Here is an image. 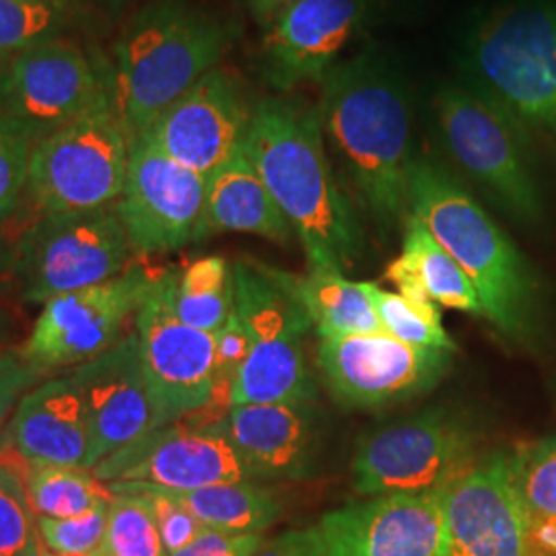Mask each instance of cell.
<instances>
[{"mask_svg": "<svg viewBox=\"0 0 556 556\" xmlns=\"http://www.w3.org/2000/svg\"><path fill=\"white\" fill-rule=\"evenodd\" d=\"M243 151L293 227L309 268L346 273L361 254L363 236L332 174L318 105L258 101Z\"/></svg>", "mask_w": 556, "mask_h": 556, "instance_id": "obj_1", "label": "cell"}, {"mask_svg": "<svg viewBox=\"0 0 556 556\" xmlns=\"http://www.w3.org/2000/svg\"><path fill=\"white\" fill-rule=\"evenodd\" d=\"M324 139L349 172L358 197L381 229L408 215L413 169V112L396 68L376 52H361L319 80Z\"/></svg>", "mask_w": 556, "mask_h": 556, "instance_id": "obj_2", "label": "cell"}, {"mask_svg": "<svg viewBox=\"0 0 556 556\" xmlns=\"http://www.w3.org/2000/svg\"><path fill=\"white\" fill-rule=\"evenodd\" d=\"M408 213L470 278L480 316L501 334H530L536 312L534 270L493 217L445 169L415 160L408 178Z\"/></svg>", "mask_w": 556, "mask_h": 556, "instance_id": "obj_3", "label": "cell"}, {"mask_svg": "<svg viewBox=\"0 0 556 556\" xmlns=\"http://www.w3.org/2000/svg\"><path fill=\"white\" fill-rule=\"evenodd\" d=\"M233 29L199 9L163 0L144 9L114 48L112 103L128 139L217 68Z\"/></svg>", "mask_w": 556, "mask_h": 556, "instance_id": "obj_4", "label": "cell"}, {"mask_svg": "<svg viewBox=\"0 0 556 556\" xmlns=\"http://www.w3.org/2000/svg\"><path fill=\"white\" fill-rule=\"evenodd\" d=\"M462 66L468 89L556 140V0H516L480 21Z\"/></svg>", "mask_w": 556, "mask_h": 556, "instance_id": "obj_5", "label": "cell"}, {"mask_svg": "<svg viewBox=\"0 0 556 556\" xmlns=\"http://www.w3.org/2000/svg\"><path fill=\"white\" fill-rule=\"evenodd\" d=\"M233 309L250 337V353L231 388L238 404H314L316 383L305 358L312 321L266 264H233Z\"/></svg>", "mask_w": 556, "mask_h": 556, "instance_id": "obj_6", "label": "cell"}, {"mask_svg": "<svg viewBox=\"0 0 556 556\" xmlns=\"http://www.w3.org/2000/svg\"><path fill=\"white\" fill-rule=\"evenodd\" d=\"M439 132L452 160L514 219L544 217L530 132L493 101L464 87H445L435 100Z\"/></svg>", "mask_w": 556, "mask_h": 556, "instance_id": "obj_7", "label": "cell"}, {"mask_svg": "<svg viewBox=\"0 0 556 556\" xmlns=\"http://www.w3.org/2000/svg\"><path fill=\"white\" fill-rule=\"evenodd\" d=\"M130 139L112 98L34 144L25 197L48 213L112 206L122 194Z\"/></svg>", "mask_w": 556, "mask_h": 556, "instance_id": "obj_8", "label": "cell"}, {"mask_svg": "<svg viewBox=\"0 0 556 556\" xmlns=\"http://www.w3.org/2000/svg\"><path fill=\"white\" fill-rule=\"evenodd\" d=\"M132 254L114 204L85 213H48L13 245L15 282L23 301L43 305L119 277L132 266Z\"/></svg>", "mask_w": 556, "mask_h": 556, "instance_id": "obj_9", "label": "cell"}, {"mask_svg": "<svg viewBox=\"0 0 556 556\" xmlns=\"http://www.w3.org/2000/svg\"><path fill=\"white\" fill-rule=\"evenodd\" d=\"M478 459L475 435L456 418L433 410L365 439L353 457V486L363 497L433 493Z\"/></svg>", "mask_w": 556, "mask_h": 556, "instance_id": "obj_10", "label": "cell"}, {"mask_svg": "<svg viewBox=\"0 0 556 556\" xmlns=\"http://www.w3.org/2000/svg\"><path fill=\"white\" fill-rule=\"evenodd\" d=\"M112 98V75L68 40L46 38L0 66V118L34 142Z\"/></svg>", "mask_w": 556, "mask_h": 556, "instance_id": "obj_11", "label": "cell"}, {"mask_svg": "<svg viewBox=\"0 0 556 556\" xmlns=\"http://www.w3.org/2000/svg\"><path fill=\"white\" fill-rule=\"evenodd\" d=\"M155 277L142 266H128L112 280L50 299L21 355L41 376L100 357L128 334Z\"/></svg>", "mask_w": 556, "mask_h": 556, "instance_id": "obj_12", "label": "cell"}, {"mask_svg": "<svg viewBox=\"0 0 556 556\" xmlns=\"http://www.w3.org/2000/svg\"><path fill=\"white\" fill-rule=\"evenodd\" d=\"M142 376L160 427L206 408L215 397V334L174 314L165 273L153 280L135 318Z\"/></svg>", "mask_w": 556, "mask_h": 556, "instance_id": "obj_13", "label": "cell"}, {"mask_svg": "<svg viewBox=\"0 0 556 556\" xmlns=\"http://www.w3.org/2000/svg\"><path fill=\"white\" fill-rule=\"evenodd\" d=\"M206 178L179 165L147 135L130 139L126 181L114 202L132 252L167 254L197 241Z\"/></svg>", "mask_w": 556, "mask_h": 556, "instance_id": "obj_14", "label": "cell"}, {"mask_svg": "<svg viewBox=\"0 0 556 556\" xmlns=\"http://www.w3.org/2000/svg\"><path fill=\"white\" fill-rule=\"evenodd\" d=\"M452 355L388 334L319 338L318 369L342 406L381 408L431 390L447 374Z\"/></svg>", "mask_w": 556, "mask_h": 556, "instance_id": "obj_15", "label": "cell"}, {"mask_svg": "<svg viewBox=\"0 0 556 556\" xmlns=\"http://www.w3.org/2000/svg\"><path fill=\"white\" fill-rule=\"evenodd\" d=\"M91 475L105 482H130L165 491L258 480L219 429L172 422L98 464Z\"/></svg>", "mask_w": 556, "mask_h": 556, "instance_id": "obj_16", "label": "cell"}, {"mask_svg": "<svg viewBox=\"0 0 556 556\" xmlns=\"http://www.w3.org/2000/svg\"><path fill=\"white\" fill-rule=\"evenodd\" d=\"M254 105L241 83L223 68L208 71L142 132L167 157L208 178L238 151Z\"/></svg>", "mask_w": 556, "mask_h": 556, "instance_id": "obj_17", "label": "cell"}, {"mask_svg": "<svg viewBox=\"0 0 556 556\" xmlns=\"http://www.w3.org/2000/svg\"><path fill=\"white\" fill-rule=\"evenodd\" d=\"M316 528L324 556H447L441 491L357 501Z\"/></svg>", "mask_w": 556, "mask_h": 556, "instance_id": "obj_18", "label": "cell"}, {"mask_svg": "<svg viewBox=\"0 0 556 556\" xmlns=\"http://www.w3.org/2000/svg\"><path fill=\"white\" fill-rule=\"evenodd\" d=\"M367 0H291L270 21L260 50L262 79L278 93L324 79L355 38Z\"/></svg>", "mask_w": 556, "mask_h": 556, "instance_id": "obj_19", "label": "cell"}, {"mask_svg": "<svg viewBox=\"0 0 556 556\" xmlns=\"http://www.w3.org/2000/svg\"><path fill=\"white\" fill-rule=\"evenodd\" d=\"M441 497L447 556H538L505 454L478 459Z\"/></svg>", "mask_w": 556, "mask_h": 556, "instance_id": "obj_20", "label": "cell"}, {"mask_svg": "<svg viewBox=\"0 0 556 556\" xmlns=\"http://www.w3.org/2000/svg\"><path fill=\"white\" fill-rule=\"evenodd\" d=\"M79 388L89 425V470L105 457L161 429L142 376L139 337L128 332L116 346L68 371Z\"/></svg>", "mask_w": 556, "mask_h": 556, "instance_id": "obj_21", "label": "cell"}, {"mask_svg": "<svg viewBox=\"0 0 556 556\" xmlns=\"http://www.w3.org/2000/svg\"><path fill=\"white\" fill-rule=\"evenodd\" d=\"M217 425L258 480H301L314 472L312 404H238Z\"/></svg>", "mask_w": 556, "mask_h": 556, "instance_id": "obj_22", "label": "cell"}, {"mask_svg": "<svg viewBox=\"0 0 556 556\" xmlns=\"http://www.w3.org/2000/svg\"><path fill=\"white\" fill-rule=\"evenodd\" d=\"M7 431L11 445L31 466L89 470V425L71 374L46 379L21 397Z\"/></svg>", "mask_w": 556, "mask_h": 556, "instance_id": "obj_23", "label": "cell"}, {"mask_svg": "<svg viewBox=\"0 0 556 556\" xmlns=\"http://www.w3.org/2000/svg\"><path fill=\"white\" fill-rule=\"evenodd\" d=\"M225 231L258 236L277 243H289L293 238V227L243 149L206 178L197 241Z\"/></svg>", "mask_w": 556, "mask_h": 556, "instance_id": "obj_24", "label": "cell"}, {"mask_svg": "<svg viewBox=\"0 0 556 556\" xmlns=\"http://www.w3.org/2000/svg\"><path fill=\"white\" fill-rule=\"evenodd\" d=\"M386 280L404 298L433 301L480 316V301L470 278L410 213L404 220L402 252L386 268Z\"/></svg>", "mask_w": 556, "mask_h": 556, "instance_id": "obj_25", "label": "cell"}, {"mask_svg": "<svg viewBox=\"0 0 556 556\" xmlns=\"http://www.w3.org/2000/svg\"><path fill=\"white\" fill-rule=\"evenodd\" d=\"M270 275L298 299L319 338L386 334L365 282H355L338 270L309 268L293 275L268 266Z\"/></svg>", "mask_w": 556, "mask_h": 556, "instance_id": "obj_26", "label": "cell"}, {"mask_svg": "<svg viewBox=\"0 0 556 556\" xmlns=\"http://www.w3.org/2000/svg\"><path fill=\"white\" fill-rule=\"evenodd\" d=\"M505 457L536 555L556 556V438L526 443Z\"/></svg>", "mask_w": 556, "mask_h": 556, "instance_id": "obj_27", "label": "cell"}, {"mask_svg": "<svg viewBox=\"0 0 556 556\" xmlns=\"http://www.w3.org/2000/svg\"><path fill=\"white\" fill-rule=\"evenodd\" d=\"M169 493L204 528L227 534H264L282 516V505L277 493L262 486L258 480L227 482L197 491Z\"/></svg>", "mask_w": 556, "mask_h": 556, "instance_id": "obj_28", "label": "cell"}, {"mask_svg": "<svg viewBox=\"0 0 556 556\" xmlns=\"http://www.w3.org/2000/svg\"><path fill=\"white\" fill-rule=\"evenodd\" d=\"M167 298L184 324L217 334L233 312V266L223 256H204L181 273H165Z\"/></svg>", "mask_w": 556, "mask_h": 556, "instance_id": "obj_29", "label": "cell"}, {"mask_svg": "<svg viewBox=\"0 0 556 556\" xmlns=\"http://www.w3.org/2000/svg\"><path fill=\"white\" fill-rule=\"evenodd\" d=\"M25 491L34 514L52 519L85 516L114 501L105 482L93 477L91 470L80 468L31 466Z\"/></svg>", "mask_w": 556, "mask_h": 556, "instance_id": "obj_30", "label": "cell"}, {"mask_svg": "<svg viewBox=\"0 0 556 556\" xmlns=\"http://www.w3.org/2000/svg\"><path fill=\"white\" fill-rule=\"evenodd\" d=\"M365 287L388 337L410 346L456 353V342L443 328L438 303L390 293L374 282H365Z\"/></svg>", "mask_w": 556, "mask_h": 556, "instance_id": "obj_31", "label": "cell"}, {"mask_svg": "<svg viewBox=\"0 0 556 556\" xmlns=\"http://www.w3.org/2000/svg\"><path fill=\"white\" fill-rule=\"evenodd\" d=\"M101 556H169L153 511L139 493L119 491L108 509Z\"/></svg>", "mask_w": 556, "mask_h": 556, "instance_id": "obj_32", "label": "cell"}, {"mask_svg": "<svg viewBox=\"0 0 556 556\" xmlns=\"http://www.w3.org/2000/svg\"><path fill=\"white\" fill-rule=\"evenodd\" d=\"M31 511L23 480L0 464V556H40Z\"/></svg>", "mask_w": 556, "mask_h": 556, "instance_id": "obj_33", "label": "cell"}, {"mask_svg": "<svg viewBox=\"0 0 556 556\" xmlns=\"http://www.w3.org/2000/svg\"><path fill=\"white\" fill-rule=\"evenodd\" d=\"M62 11L31 0H0V66L46 40L59 27Z\"/></svg>", "mask_w": 556, "mask_h": 556, "instance_id": "obj_34", "label": "cell"}, {"mask_svg": "<svg viewBox=\"0 0 556 556\" xmlns=\"http://www.w3.org/2000/svg\"><path fill=\"white\" fill-rule=\"evenodd\" d=\"M110 505L98 507L89 514L66 519L38 517L41 544L56 555H100Z\"/></svg>", "mask_w": 556, "mask_h": 556, "instance_id": "obj_35", "label": "cell"}, {"mask_svg": "<svg viewBox=\"0 0 556 556\" xmlns=\"http://www.w3.org/2000/svg\"><path fill=\"white\" fill-rule=\"evenodd\" d=\"M108 486L112 493L130 491V493H139L140 497H144L155 517V523H157V530H160L167 555H174L181 548H186L204 530V526L200 523L199 519L192 516L169 491L144 486V484H130V482H112Z\"/></svg>", "mask_w": 556, "mask_h": 556, "instance_id": "obj_36", "label": "cell"}, {"mask_svg": "<svg viewBox=\"0 0 556 556\" xmlns=\"http://www.w3.org/2000/svg\"><path fill=\"white\" fill-rule=\"evenodd\" d=\"M34 144L20 126L0 118V220L11 217L25 197Z\"/></svg>", "mask_w": 556, "mask_h": 556, "instance_id": "obj_37", "label": "cell"}, {"mask_svg": "<svg viewBox=\"0 0 556 556\" xmlns=\"http://www.w3.org/2000/svg\"><path fill=\"white\" fill-rule=\"evenodd\" d=\"M250 353V337L239 319L238 312L233 309L227 321L223 324L219 332L215 334V397H225L229 404L233 381L238 378L239 369ZM213 397V400H215Z\"/></svg>", "mask_w": 556, "mask_h": 556, "instance_id": "obj_38", "label": "cell"}, {"mask_svg": "<svg viewBox=\"0 0 556 556\" xmlns=\"http://www.w3.org/2000/svg\"><path fill=\"white\" fill-rule=\"evenodd\" d=\"M40 378V371L34 369L21 353L0 349V429L15 404H20L21 397Z\"/></svg>", "mask_w": 556, "mask_h": 556, "instance_id": "obj_39", "label": "cell"}, {"mask_svg": "<svg viewBox=\"0 0 556 556\" xmlns=\"http://www.w3.org/2000/svg\"><path fill=\"white\" fill-rule=\"evenodd\" d=\"M264 540V534H227L204 528L186 548L169 556H254Z\"/></svg>", "mask_w": 556, "mask_h": 556, "instance_id": "obj_40", "label": "cell"}, {"mask_svg": "<svg viewBox=\"0 0 556 556\" xmlns=\"http://www.w3.org/2000/svg\"><path fill=\"white\" fill-rule=\"evenodd\" d=\"M254 556H324L318 528L289 530L273 540H264Z\"/></svg>", "mask_w": 556, "mask_h": 556, "instance_id": "obj_41", "label": "cell"}, {"mask_svg": "<svg viewBox=\"0 0 556 556\" xmlns=\"http://www.w3.org/2000/svg\"><path fill=\"white\" fill-rule=\"evenodd\" d=\"M15 282V268H13V245H9L0 236V293Z\"/></svg>", "mask_w": 556, "mask_h": 556, "instance_id": "obj_42", "label": "cell"}, {"mask_svg": "<svg viewBox=\"0 0 556 556\" xmlns=\"http://www.w3.org/2000/svg\"><path fill=\"white\" fill-rule=\"evenodd\" d=\"M291 0H248V4L252 7V11L262 17V20H273L278 11L289 4Z\"/></svg>", "mask_w": 556, "mask_h": 556, "instance_id": "obj_43", "label": "cell"}, {"mask_svg": "<svg viewBox=\"0 0 556 556\" xmlns=\"http://www.w3.org/2000/svg\"><path fill=\"white\" fill-rule=\"evenodd\" d=\"M9 334H11V319L7 312H0V342H4Z\"/></svg>", "mask_w": 556, "mask_h": 556, "instance_id": "obj_44", "label": "cell"}, {"mask_svg": "<svg viewBox=\"0 0 556 556\" xmlns=\"http://www.w3.org/2000/svg\"><path fill=\"white\" fill-rule=\"evenodd\" d=\"M31 2L48 4V7H54V9H59V11H64V7L68 4V0H31Z\"/></svg>", "mask_w": 556, "mask_h": 556, "instance_id": "obj_45", "label": "cell"}, {"mask_svg": "<svg viewBox=\"0 0 556 556\" xmlns=\"http://www.w3.org/2000/svg\"><path fill=\"white\" fill-rule=\"evenodd\" d=\"M40 556H101V555H56V553H50L48 548H40Z\"/></svg>", "mask_w": 556, "mask_h": 556, "instance_id": "obj_46", "label": "cell"}]
</instances>
